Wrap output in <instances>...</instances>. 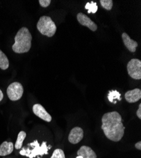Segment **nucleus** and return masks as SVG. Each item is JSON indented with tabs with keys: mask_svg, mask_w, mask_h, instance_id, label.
Masks as SVG:
<instances>
[{
	"mask_svg": "<svg viewBox=\"0 0 141 158\" xmlns=\"http://www.w3.org/2000/svg\"><path fill=\"white\" fill-rule=\"evenodd\" d=\"M26 135H27L26 133H25L24 131H20L17 137V141L15 144V148L16 149H20L22 148L23 140H25V138H26Z\"/></svg>",
	"mask_w": 141,
	"mask_h": 158,
	"instance_id": "15",
	"label": "nucleus"
},
{
	"mask_svg": "<svg viewBox=\"0 0 141 158\" xmlns=\"http://www.w3.org/2000/svg\"><path fill=\"white\" fill-rule=\"evenodd\" d=\"M76 158H82V156H77Z\"/></svg>",
	"mask_w": 141,
	"mask_h": 158,
	"instance_id": "24",
	"label": "nucleus"
},
{
	"mask_svg": "<svg viewBox=\"0 0 141 158\" xmlns=\"http://www.w3.org/2000/svg\"><path fill=\"white\" fill-rule=\"evenodd\" d=\"M137 116H138L139 119H141V104H139V108L137 111Z\"/></svg>",
	"mask_w": 141,
	"mask_h": 158,
	"instance_id": "21",
	"label": "nucleus"
},
{
	"mask_svg": "<svg viewBox=\"0 0 141 158\" xmlns=\"http://www.w3.org/2000/svg\"><path fill=\"white\" fill-rule=\"evenodd\" d=\"M85 8L86 10H88V14H91V13L95 14L97 10V5L96 3L93 2H92L91 3H87Z\"/></svg>",
	"mask_w": 141,
	"mask_h": 158,
	"instance_id": "17",
	"label": "nucleus"
},
{
	"mask_svg": "<svg viewBox=\"0 0 141 158\" xmlns=\"http://www.w3.org/2000/svg\"><path fill=\"white\" fill-rule=\"evenodd\" d=\"M37 28L41 34L49 37L53 36L57 29L55 22L48 16H43L39 19L37 24Z\"/></svg>",
	"mask_w": 141,
	"mask_h": 158,
	"instance_id": "4",
	"label": "nucleus"
},
{
	"mask_svg": "<svg viewBox=\"0 0 141 158\" xmlns=\"http://www.w3.org/2000/svg\"><path fill=\"white\" fill-rule=\"evenodd\" d=\"M100 3L102 8L107 10H111L113 4L112 0H101Z\"/></svg>",
	"mask_w": 141,
	"mask_h": 158,
	"instance_id": "18",
	"label": "nucleus"
},
{
	"mask_svg": "<svg viewBox=\"0 0 141 158\" xmlns=\"http://www.w3.org/2000/svg\"><path fill=\"white\" fill-rule=\"evenodd\" d=\"M101 128L105 136L113 142H119L125 133L122 118L117 111L105 113L102 117Z\"/></svg>",
	"mask_w": 141,
	"mask_h": 158,
	"instance_id": "1",
	"label": "nucleus"
},
{
	"mask_svg": "<svg viewBox=\"0 0 141 158\" xmlns=\"http://www.w3.org/2000/svg\"><path fill=\"white\" fill-rule=\"evenodd\" d=\"M3 98V92L2 91V90L0 89V102L2 101Z\"/></svg>",
	"mask_w": 141,
	"mask_h": 158,
	"instance_id": "23",
	"label": "nucleus"
},
{
	"mask_svg": "<svg viewBox=\"0 0 141 158\" xmlns=\"http://www.w3.org/2000/svg\"><path fill=\"white\" fill-rule=\"evenodd\" d=\"M28 146L31 147V148H23L20 151V154L23 156H26L29 158H34L35 157L41 158L39 156L42 157L44 154L48 155V150L52 147L51 145H49V146H47V142L45 141L43 142L41 146H40L37 140H35L32 142L29 143Z\"/></svg>",
	"mask_w": 141,
	"mask_h": 158,
	"instance_id": "3",
	"label": "nucleus"
},
{
	"mask_svg": "<svg viewBox=\"0 0 141 158\" xmlns=\"http://www.w3.org/2000/svg\"><path fill=\"white\" fill-rule=\"evenodd\" d=\"M127 72L129 76L135 80L141 78V61L139 59H132L127 64Z\"/></svg>",
	"mask_w": 141,
	"mask_h": 158,
	"instance_id": "6",
	"label": "nucleus"
},
{
	"mask_svg": "<svg viewBox=\"0 0 141 158\" xmlns=\"http://www.w3.org/2000/svg\"><path fill=\"white\" fill-rule=\"evenodd\" d=\"M135 147L138 150H141V142L139 141L138 142H137L135 145Z\"/></svg>",
	"mask_w": 141,
	"mask_h": 158,
	"instance_id": "22",
	"label": "nucleus"
},
{
	"mask_svg": "<svg viewBox=\"0 0 141 158\" xmlns=\"http://www.w3.org/2000/svg\"><path fill=\"white\" fill-rule=\"evenodd\" d=\"M32 35L27 27H22L15 37V43L12 49L16 53L21 54L27 52L31 48Z\"/></svg>",
	"mask_w": 141,
	"mask_h": 158,
	"instance_id": "2",
	"label": "nucleus"
},
{
	"mask_svg": "<svg viewBox=\"0 0 141 158\" xmlns=\"http://www.w3.org/2000/svg\"><path fill=\"white\" fill-rule=\"evenodd\" d=\"M9 67V60L4 52L0 49V69L6 70Z\"/></svg>",
	"mask_w": 141,
	"mask_h": 158,
	"instance_id": "14",
	"label": "nucleus"
},
{
	"mask_svg": "<svg viewBox=\"0 0 141 158\" xmlns=\"http://www.w3.org/2000/svg\"><path fill=\"white\" fill-rule=\"evenodd\" d=\"M39 2L41 6L44 8H46L50 5L51 1V0H39Z\"/></svg>",
	"mask_w": 141,
	"mask_h": 158,
	"instance_id": "20",
	"label": "nucleus"
},
{
	"mask_svg": "<svg viewBox=\"0 0 141 158\" xmlns=\"http://www.w3.org/2000/svg\"><path fill=\"white\" fill-rule=\"evenodd\" d=\"M33 113L37 117H39L41 119L47 122H50L52 120L51 116L46 111L45 108L40 104H35L32 108Z\"/></svg>",
	"mask_w": 141,
	"mask_h": 158,
	"instance_id": "7",
	"label": "nucleus"
},
{
	"mask_svg": "<svg viewBox=\"0 0 141 158\" xmlns=\"http://www.w3.org/2000/svg\"><path fill=\"white\" fill-rule=\"evenodd\" d=\"M51 158H65V153L60 149H56L54 151Z\"/></svg>",
	"mask_w": 141,
	"mask_h": 158,
	"instance_id": "19",
	"label": "nucleus"
},
{
	"mask_svg": "<svg viewBox=\"0 0 141 158\" xmlns=\"http://www.w3.org/2000/svg\"><path fill=\"white\" fill-rule=\"evenodd\" d=\"M122 37L123 39V43H124L125 47L128 49V50L132 52H135L136 49L138 46L137 43L136 41H134L133 39H132L130 37V36L125 32L122 34Z\"/></svg>",
	"mask_w": 141,
	"mask_h": 158,
	"instance_id": "11",
	"label": "nucleus"
},
{
	"mask_svg": "<svg viewBox=\"0 0 141 158\" xmlns=\"http://www.w3.org/2000/svg\"><path fill=\"white\" fill-rule=\"evenodd\" d=\"M77 19L78 22L80 23V24L83 26H85V27H88L91 31L94 32L97 30V25L84 14L79 13L77 15Z\"/></svg>",
	"mask_w": 141,
	"mask_h": 158,
	"instance_id": "9",
	"label": "nucleus"
},
{
	"mask_svg": "<svg viewBox=\"0 0 141 158\" xmlns=\"http://www.w3.org/2000/svg\"><path fill=\"white\" fill-rule=\"evenodd\" d=\"M6 93L8 98L12 101L21 99L23 93V87L20 82H13L7 88Z\"/></svg>",
	"mask_w": 141,
	"mask_h": 158,
	"instance_id": "5",
	"label": "nucleus"
},
{
	"mask_svg": "<svg viewBox=\"0 0 141 158\" xmlns=\"http://www.w3.org/2000/svg\"><path fill=\"white\" fill-rule=\"evenodd\" d=\"M121 94L117 90H111L109 92L108 96V99L110 102H114V104L117 103V101H115L114 99H118V101H121Z\"/></svg>",
	"mask_w": 141,
	"mask_h": 158,
	"instance_id": "16",
	"label": "nucleus"
},
{
	"mask_svg": "<svg viewBox=\"0 0 141 158\" xmlns=\"http://www.w3.org/2000/svg\"><path fill=\"white\" fill-rule=\"evenodd\" d=\"M84 137V131L82 128L79 127L73 128L68 135V141L73 144H77L80 142Z\"/></svg>",
	"mask_w": 141,
	"mask_h": 158,
	"instance_id": "8",
	"label": "nucleus"
},
{
	"mask_svg": "<svg viewBox=\"0 0 141 158\" xmlns=\"http://www.w3.org/2000/svg\"><path fill=\"white\" fill-rule=\"evenodd\" d=\"M14 146L11 142H3L0 146V156H5L14 151Z\"/></svg>",
	"mask_w": 141,
	"mask_h": 158,
	"instance_id": "13",
	"label": "nucleus"
},
{
	"mask_svg": "<svg viewBox=\"0 0 141 158\" xmlns=\"http://www.w3.org/2000/svg\"><path fill=\"white\" fill-rule=\"evenodd\" d=\"M125 98L129 103L137 102L141 98V90L140 89H134L127 91L125 94Z\"/></svg>",
	"mask_w": 141,
	"mask_h": 158,
	"instance_id": "10",
	"label": "nucleus"
},
{
	"mask_svg": "<svg viewBox=\"0 0 141 158\" xmlns=\"http://www.w3.org/2000/svg\"><path fill=\"white\" fill-rule=\"evenodd\" d=\"M77 156H81L82 158H97L95 152L91 148L86 146H82L79 149Z\"/></svg>",
	"mask_w": 141,
	"mask_h": 158,
	"instance_id": "12",
	"label": "nucleus"
}]
</instances>
